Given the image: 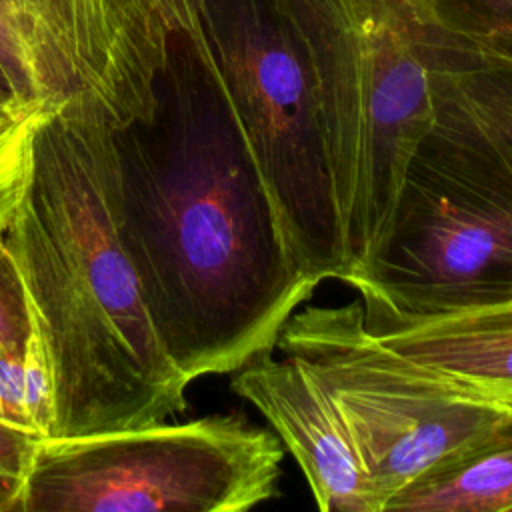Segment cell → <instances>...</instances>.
I'll list each match as a JSON object with an SVG mask.
<instances>
[{
    "label": "cell",
    "mask_w": 512,
    "mask_h": 512,
    "mask_svg": "<svg viewBox=\"0 0 512 512\" xmlns=\"http://www.w3.org/2000/svg\"><path fill=\"white\" fill-rule=\"evenodd\" d=\"M44 108H36L0 136V242L16 216L32 176L36 126Z\"/></svg>",
    "instance_id": "cell-13"
},
{
    "label": "cell",
    "mask_w": 512,
    "mask_h": 512,
    "mask_svg": "<svg viewBox=\"0 0 512 512\" xmlns=\"http://www.w3.org/2000/svg\"><path fill=\"white\" fill-rule=\"evenodd\" d=\"M18 486L0 474V512H16Z\"/></svg>",
    "instance_id": "cell-20"
},
{
    "label": "cell",
    "mask_w": 512,
    "mask_h": 512,
    "mask_svg": "<svg viewBox=\"0 0 512 512\" xmlns=\"http://www.w3.org/2000/svg\"><path fill=\"white\" fill-rule=\"evenodd\" d=\"M270 4L314 76L354 274L378 252L408 164L436 120L434 72L454 34L426 0Z\"/></svg>",
    "instance_id": "cell-3"
},
{
    "label": "cell",
    "mask_w": 512,
    "mask_h": 512,
    "mask_svg": "<svg viewBox=\"0 0 512 512\" xmlns=\"http://www.w3.org/2000/svg\"><path fill=\"white\" fill-rule=\"evenodd\" d=\"M28 314L16 274L0 248V346L26 338Z\"/></svg>",
    "instance_id": "cell-17"
},
{
    "label": "cell",
    "mask_w": 512,
    "mask_h": 512,
    "mask_svg": "<svg viewBox=\"0 0 512 512\" xmlns=\"http://www.w3.org/2000/svg\"><path fill=\"white\" fill-rule=\"evenodd\" d=\"M154 0H0V68L22 104L98 108L114 126L150 116L172 54Z\"/></svg>",
    "instance_id": "cell-8"
},
{
    "label": "cell",
    "mask_w": 512,
    "mask_h": 512,
    "mask_svg": "<svg viewBox=\"0 0 512 512\" xmlns=\"http://www.w3.org/2000/svg\"><path fill=\"white\" fill-rule=\"evenodd\" d=\"M36 108H44L40 104H22L18 100L0 102V136L6 134L16 122H20L26 114H30Z\"/></svg>",
    "instance_id": "cell-19"
},
{
    "label": "cell",
    "mask_w": 512,
    "mask_h": 512,
    "mask_svg": "<svg viewBox=\"0 0 512 512\" xmlns=\"http://www.w3.org/2000/svg\"><path fill=\"white\" fill-rule=\"evenodd\" d=\"M462 40L512 44V0H426Z\"/></svg>",
    "instance_id": "cell-14"
},
{
    "label": "cell",
    "mask_w": 512,
    "mask_h": 512,
    "mask_svg": "<svg viewBox=\"0 0 512 512\" xmlns=\"http://www.w3.org/2000/svg\"><path fill=\"white\" fill-rule=\"evenodd\" d=\"M38 440L42 438H36L0 420V474L20 486L32 462Z\"/></svg>",
    "instance_id": "cell-18"
},
{
    "label": "cell",
    "mask_w": 512,
    "mask_h": 512,
    "mask_svg": "<svg viewBox=\"0 0 512 512\" xmlns=\"http://www.w3.org/2000/svg\"><path fill=\"white\" fill-rule=\"evenodd\" d=\"M8 100H16V98L12 96L10 84H8V80H6V76H4V72L0 68V102H8Z\"/></svg>",
    "instance_id": "cell-21"
},
{
    "label": "cell",
    "mask_w": 512,
    "mask_h": 512,
    "mask_svg": "<svg viewBox=\"0 0 512 512\" xmlns=\"http://www.w3.org/2000/svg\"><path fill=\"white\" fill-rule=\"evenodd\" d=\"M24 340L0 346V420L32 434L28 424ZM34 436V434H32ZM38 438V436H36Z\"/></svg>",
    "instance_id": "cell-15"
},
{
    "label": "cell",
    "mask_w": 512,
    "mask_h": 512,
    "mask_svg": "<svg viewBox=\"0 0 512 512\" xmlns=\"http://www.w3.org/2000/svg\"><path fill=\"white\" fill-rule=\"evenodd\" d=\"M408 512L512 510V422L460 460L420 478L388 506Z\"/></svg>",
    "instance_id": "cell-11"
},
{
    "label": "cell",
    "mask_w": 512,
    "mask_h": 512,
    "mask_svg": "<svg viewBox=\"0 0 512 512\" xmlns=\"http://www.w3.org/2000/svg\"><path fill=\"white\" fill-rule=\"evenodd\" d=\"M174 36L184 38L190 50L206 64L216 66L208 38L206 0H154Z\"/></svg>",
    "instance_id": "cell-16"
},
{
    "label": "cell",
    "mask_w": 512,
    "mask_h": 512,
    "mask_svg": "<svg viewBox=\"0 0 512 512\" xmlns=\"http://www.w3.org/2000/svg\"><path fill=\"white\" fill-rule=\"evenodd\" d=\"M276 348L296 358L334 400L364 470L388 502L460 460L512 422V400L436 370L380 342L362 300L302 304Z\"/></svg>",
    "instance_id": "cell-5"
},
{
    "label": "cell",
    "mask_w": 512,
    "mask_h": 512,
    "mask_svg": "<svg viewBox=\"0 0 512 512\" xmlns=\"http://www.w3.org/2000/svg\"><path fill=\"white\" fill-rule=\"evenodd\" d=\"M284 448L242 414L48 436L16 512H242L278 496Z\"/></svg>",
    "instance_id": "cell-6"
},
{
    "label": "cell",
    "mask_w": 512,
    "mask_h": 512,
    "mask_svg": "<svg viewBox=\"0 0 512 512\" xmlns=\"http://www.w3.org/2000/svg\"><path fill=\"white\" fill-rule=\"evenodd\" d=\"M436 120L416 148L388 232L344 282L400 310L512 298V148L434 80Z\"/></svg>",
    "instance_id": "cell-4"
},
{
    "label": "cell",
    "mask_w": 512,
    "mask_h": 512,
    "mask_svg": "<svg viewBox=\"0 0 512 512\" xmlns=\"http://www.w3.org/2000/svg\"><path fill=\"white\" fill-rule=\"evenodd\" d=\"M146 118L114 126L118 212L160 338L192 382L274 350L318 288L286 240L216 66L186 44Z\"/></svg>",
    "instance_id": "cell-1"
},
{
    "label": "cell",
    "mask_w": 512,
    "mask_h": 512,
    "mask_svg": "<svg viewBox=\"0 0 512 512\" xmlns=\"http://www.w3.org/2000/svg\"><path fill=\"white\" fill-rule=\"evenodd\" d=\"M264 350L232 372L230 388L272 426L322 512H382L380 498L330 394L296 358Z\"/></svg>",
    "instance_id": "cell-9"
},
{
    "label": "cell",
    "mask_w": 512,
    "mask_h": 512,
    "mask_svg": "<svg viewBox=\"0 0 512 512\" xmlns=\"http://www.w3.org/2000/svg\"><path fill=\"white\" fill-rule=\"evenodd\" d=\"M112 130L88 104L44 108L30 184L0 242L50 360L52 436L186 410L190 380L160 338L124 238Z\"/></svg>",
    "instance_id": "cell-2"
},
{
    "label": "cell",
    "mask_w": 512,
    "mask_h": 512,
    "mask_svg": "<svg viewBox=\"0 0 512 512\" xmlns=\"http://www.w3.org/2000/svg\"><path fill=\"white\" fill-rule=\"evenodd\" d=\"M208 38L226 96L250 142L300 270L344 280L350 258L340 224L314 76L288 22L248 2L208 14Z\"/></svg>",
    "instance_id": "cell-7"
},
{
    "label": "cell",
    "mask_w": 512,
    "mask_h": 512,
    "mask_svg": "<svg viewBox=\"0 0 512 512\" xmlns=\"http://www.w3.org/2000/svg\"><path fill=\"white\" fill-rule=\"evenodd\" d=\"M360 300L368 330L386 346L512 400V298L430 312Z\"/></svg>",
    "instance_id": "cell-10"
},
{
    "label": "cell",
    "mask_w": 512,
    "mask_h": 512,
    "mask_svg": "<svg viewBox=\"0 0 512 512\" xmlns=\"http://www.w3.org/2000/svg\"><path fill=\"white\" fill-rule=\"evenodd\" d=\"M434 80L512 148V44L452 36L442 50Z\"/></svg>",
    "instance_id": "cell-12"
}]
</instances>
